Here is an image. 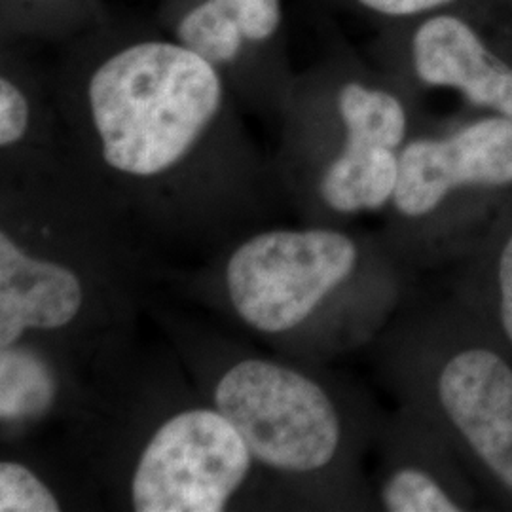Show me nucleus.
Instances as JSON below:
<instances>
[{
	"label": "nucleus",
	"mask_w": 512,
	"mask_h": 512,
	"mask_svg": "<svg viewBox=\"0 0 512 512\" xmlns=\"http://www.w3.org/2000/svg\"><path fill=\"white\" fill-rule=\"evenodd\" d=\"M65 110L74 162L152 249L213 253L272 224L274 181L232 126L219 69L181 42L110 54Z\"/></svg>",
	"instance_id": "1"
},
{
	"label": "nucleus",
	"mask_w": 512,
	"mask_h": 512,
	"mask_svg": "<svg viewBox=\"0 0 512 512\" xmlns=\"http://www.w3.org/2000/svg\"><path fill=\"white\" fill-rule=\"evenodd\" d=\"M80 406L59 439L92 480L103 511H275L236 427L183 363L135 334L86 361Z\"/></svg>",
	"instance_id": "2"
},
{
	"label": "nucleus",
	"mask_w": 512,
	"mask_h": 512,
	"mask_svg": "<svg viewBox=\"0 0 512 512\" xmlns=\"http://www.w3.org/2000/svg\"><path fill=\"white\" fill-rule=\"evenodd\" d=\"M73 158L10 160L0 188V348L52 340L84 361L135 334L162 268Z\"/></svg>",
	"instance_id": "3"
},
{
	"label": "nucleus",
	"mask_w": 512,
	"mask_h": 512,
	"mask_svg": "<svg viewBox=\"0 0 512 512\" xmlns=\"http://www.w3.org/2000/svg\"><path fill=\"white\" fill-rule=\"evenodd\" d=\"M145 311L203 397L245 440L275 511L329 509L340 501L348 414L317 365L249 348L152 296Z\"/></svg>",
	"instance_id": "4"
},
{
	"label": "nucleus",
	"mask_w": 512,
	"mask_h": 512,
	"mask_svg": "<svg viewBox=\"0 0 512 512\" xmlns=\"http://www.w3.org/2000/svg\"><path fill=\"white\" fill-rule=\"evenodd\" d=\"M363 243L329 224L262 226L194 268H162L186 300L275 353L317 365L342 346L365 281Z\"/></svg>",
	"instance_id": "5"
},
{
	"label": "nucleus",
	"mask_w": 512,
	"mask_h": 512,
	"mask_svg": "<svg viewBox=\"0 0 512 512\" xmlns=\"http://www.w3.org/2000/svg\"><path fill=\"white\" fill-rule=\"evenodd\" d=\"M342 145L289 202L308 224L378 211L393 200L406 112L393 93L348 82L336 95Z\"/></svg>",
	"instance_id": "6"
},
{
	"label": "nucleus",
	"mask_w": 512,
	"mask_h": 512,
	"mask_svg": "<svg viewBox=\"0 0 512 512\" xmlns=\"http://www.w3.org/2000/svg\"><path fill=\"white\" fill-rule=\"evenodd\" d=\"M465 184H512L511 118H486L442 141L408 143L399 154V183L391 203L403 220L427 219Z\"/></svg>",
	"instance_id": "7"
},
{
	"label": "nucleus",
	"mask_w": 512,
	"mask_h": 512,
	"mask_svg": "<svg viewBox=\"0 0 512 512\" xmlns=\"http://www.w3.org/2000/svg\"><path fill=\"white\" fill-rule=\"evenodd\" d=\"M86 361L52 340L25 336L0 348V444L63 433L84 395Z\"/></svg>",
	"instance_id": "8"
},
{
	"label": "nucleus",
	"mask_w": 512,
	"mask_h": 512,
	"mask_svg": "<svg viewBox=\"0 0 512 512\" xmlns=\"http://www.w3.org/2000/svg\"><path fill=\"white\" fill-rule=\"evenodd\" d=\"M440 408L512 492V368L488 349L459 351L435 382Z\"/></svg>",
	"instance_id": "9"
},
{
	"label": "nucleus",
	"mask_w": 512,
	"mask_h": 512,
	"mask_svg": "<svg viewBox=\"0 0 512 512\" xmlns=\"http://www.w3.org/2000/svg\"><path fill=\"white\" fill-rule=\"evenodd\" d=\"M412 57L421 82L458 88L473 105L512 120V69L488 54L461 19H427L414 35Z\"/></svg>",
	"instance_id": "10"
},
{
	"label": "nucleus",
	"mask_w": 512,
	"mask_h": 512,
	"mask_svg": "<svg viewBox=\"0 0 512 512\" xmlns=\"http://www.w3.org/2000/svg\"><path fill=\"white\" fill-rule=\"evenodd\" d=\"M103 511L92 480L57 442L2 444L0 512Z\"/></svg>",
	"instance_id": "11"
},
{
	"label": "nucleus",
	"mask_w": 512,
	"mask_h": 512,
	"mask_svg": "<svg viewBox=\"0 0 512 512\" xmlns=\"http://www.w3.org/2000/svg\"><path fill=\"white\" fill-rule=\"evenodd\" d=\"M175 35L177 42L215 65L219 71L238 61L245 44L238 23L215 0H203L186 12Z\"/></svg>",
	"instance_id": "12"
},
{
	"label": "nucleus",
	"mask_w": 512,
	"mask_h": 512,
	"mask_svg": "<svg viewBox=\"0 0 512 512\" xmlns=\"http://www.w3.org/2000/svg\"><path fill=\"white\" fill-rule=\"evenodd\" d=\"M380 503L387 512L461 511L435 475L414 463L399 465L385 475Z\"/></svg>",
	"instance_id": "13"
},
{
	"label": "nucleus",
	"mask_w": 512,
	"mask_h": 512,
	"mask_svg": "<svg viewBox=\"0 0 512 512\" xmlns=\"http://www.w3.org/2000/svg\"><path fill=\"white\" fill-rule=\"evenodd\" d=\"M37 126V109L31 95L4 74L0 78V148L4 162L27 154Z\"/></svg>",
	"instance_id": "14"
},
{
	"label": "nucleus",
	"mask_w": 512,
	"mask_h": 512,
	"mask_svg": "<svg viewBox=\"0 0 512 512\" xmlns=\"http://www.w3.org/2000/svg\"><path fill=\"white\" fill-rule=\"evenodd\" d=\"M234 19L245 40L266 42L281 25V0H215Z\"/></svg>",
	"instance_id": "15"
},
{
	"label": "nucleus",
	"mask_w": 512,
	"mask_h": 512,
	"mask_svg": "<svg viewBox=\"0 0 512 512\" xmlns=\"http://www.w3.org/2000/svg\"><path fill=\"white\" fill-rule=\"evenodd\" d=\"M499 293H501V323L512 344V236L499 258Z\"/></svg>",
	"instance_id": "16"
},
{
	"label": "nucleus",
	"mask_w": 512,
	"mask_h": 512,
	"mask_svg": "<svg viewBox=\"0 0 512 512\" xmlns=\"http://www.w3.org/2000/svg\"><path fill=\"white\" fill-rule=\"evenodd\" d=\"M363 6L385 16H412L450 0H359Z\"/></svg>",
	"instance_id": "17"
}]
</instances>
